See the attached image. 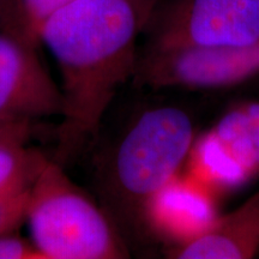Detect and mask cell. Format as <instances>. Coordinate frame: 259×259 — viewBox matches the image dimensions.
<instances>
[{"label":"cell","instance_id":"8992f818","mask_svg":"<svg viewBox=\"0 0 259 259\" xmlns=\"http://www.w3.org/2000/svg\"><path fill=\"white\" fill-rule=\"evenodd\" d=\"M38 47L0 29V119L31 122L63 112V94Z\"/></svg>","mask_w":259,"mask_h":259},{"label":"cell","instance_id":"9c48e42d","mask_svg":"<svg viewBox=\"0 0 259 259\" xmlns=\"http://www.w3.org/2000/svg\"><path fill=\"white\" fill-rule=\"evenodd\" d=\"M211 134L248 179L259 176V103L246 102L227 112Z\"/></svg>","mask_w":259,"mask_h":259},{"label":"cell","instance_id":"7c38bea8","mask_svg":"<svg viewBox=\"0 0 259 259\" xmlns=\"http://www.w3.org/2000/svg\"><path fill=\"white\" fill-rule=\"evenodd\" d=\"M44 157L24 144H0V196L30 189Z\"/></svg>","mask_w":259,"mask_h":259},{"label":"cell","instance_id":"8fae6325","mask_svg":"<svg viewBox=\"0 0 259 259\" xmlns=\"http://www.w3.org/2000/svg\"><path fill=\"white\" fill-rule=\"evenodd\" d=\"M71 0H2L0 29L40 46V30L46 19Z\"/></svg>","mask_w":259,"mask_h":259},{"label":"cell","instance_id":"9a60e30c","mask_svg":"<svg viewBox=\"0 0 259 259\" xmlns=\"http://www.w3.org/2000/svg\"><path fill=\"white\" fill-rule=\"evenodd\" d=\"M30 131V122L0 119V144H24Z\"/></svg>","mask_w":259,"mask_h":259},{"label":"cell","instance_id":"6da1fadb","mask_svg":"<svg viewBox=\"0 0 259 259\" xmlns=\"http://www.w3.org/2000/svg\"><path fill=\"white\" fill-rule=\"evenodd\" d=\"M161 0H71L40 30L61 76L53 160L66 166L99 134L116 92L134 76L138 38Z\"/></svg>","mask_w":259,"mask_h":259},{"label":"cell","instance_id":"2e32d148","mask_svg":"<svg viewBox=\"0 0 259 259\" xmlns=\"http://www.w3.org/2000/svg\"><path fill=\"white\" fill-rule=\"evenodd\" d=\"M0 21H2V0H0Z\"/></svg>","mask_w":259,"mask_h":259},{"label":"cell","instance_id":"3957f363","mask_svg":"<svg viewBox=\"0 0 259 259\" xmlns=\"http://www.w3.org/2000/svg\"><path fill=\"white\" fill-rule=\"evenodd\" d=\"M25 221L44 259H121L131 254L101 204L53 158L44 157L32 180Z\"/></svg>","mask_w":259,"mask_h":259},{"label":"cell","instance_id":"277c9868","mask_svg":"<svg viewBox=\"0 0 259 259\" xmlns=\"http://www.w3.org/2000/svg\"><path fill=\"white\" fill-rule=\"evenodd\" d=\"M259 74V42L244 47H157L138 51L132 82L141 88H226Z\"/></svg>","mask_w":259,"mask_h":259},{"label":"cell","instance_id":"52a82bcc","mask_svg":"<svg viewBox=\"0 0 259 259\" xmlns=\"http://www.w3.org/2000/svg\"><path fill=\"white\" fill-rule=\"evenodd\" d=\"M216 219L205 190L200 185L183 183L178 177L155 197L147 216L150 238L170 242V247L200 235Z\"/></svg>","mask_w":259,"mask_h":259},{"label":"cell","instance_id":"7a4b0ae2","mask_svg":"<svg viewBox=\"0 0 259 259\" xmlns=\"http://www.w3.org/2000/svg\"><path fill=\"white\" fill-rule=\"evenodd\" d=\"M194 141L193 121L185 111L162 106L142 112L96 164L102 208L130 247L149 240L148 209L178 177Z\"/></svg>","mask_w":259,"mask_h":259},{"label":"cell","instance_id":"5bb4252c","mask_svg":"<svg viewBox=\"0 0 259 259\" xmlns=\"http://www.w3.org/2000/svg\"><path fill=\"white\" fill-rule=\"evenodd\" d=\"M0 259H44L35 245L11 233L0 235Z\"/></svg>","mask_w":259,"mask_h":259},{"label":"cell","instance_id":"5b68a950","mask_svg":"<svg viewBox=\"0 0 259 259\" xmlns=\"http://www.w3.org/2000/svg\"><path fill=\"white\" fill-rule=\"evenodd\" d=\"M157 47L232 46L259 42V0H168L145 31Z\"/></svg>","mask_w":259,"mask_h":259},{"label":"cell","instance_id":"4fadbf2b","mask_svg":"<svg viewBox=\"0 0 259 259\" xmlns=\"http://www.w3.org/2000/svg\"><path fill=\"white\" fill-rule=\"evenodd\" d=\"M29 190L17 194L0 196V235L14 232L25 221Z\"/></svg>","mask_w":259,"mask_h":259},{"label":"cell","instance_id":"ba28073f","mask_svg":"<svg viewBox=\"0 0 259 259\" xmlns=\"http://www.w3.org/2000/svg\"><path fill=\"white\" fill-rule=\"evenodd\" d=\"M178 259H248L259 253V191L192 240L168 250Z\"/></svg>","mask_w":259,"mask_h":259},{"label":"cell","instance_id":"30bf717a","mask_svg":"<svg viewBox=\"0 0 259 259\" xmlns=\"http://www.w3.org/2000/svg\"><path fill=\"white\" fill-rule=\"evenodd\" d=\"M192 176L202 187L231 190L241 186L248 177L240 164L219 143L211 132L191 149Z\"/></svg>","mask_w":259,"mask_h":259}]
</instances>
